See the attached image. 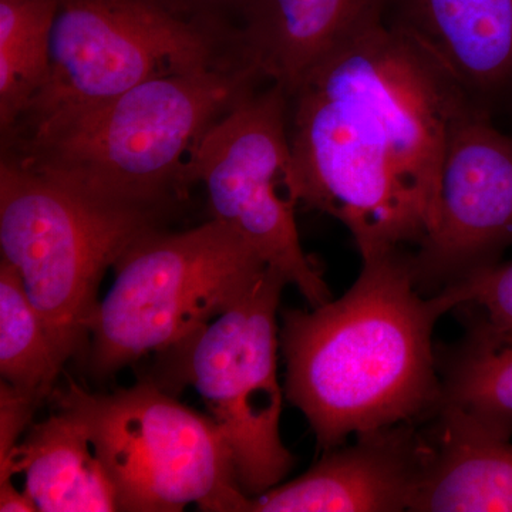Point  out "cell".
<instances>
[{"label":"cell","instance_id":"1","mask_svg":"<svg viewBox=\"0 0 512 512\" xmlns=\"http://www.w3.org/2000/svg\"><path fill=\"white\" fill-rule=\"evenodd\" d=\"M468 109L439 67L377 16L286 94L299 204L342 222L362 258L419 247L439 214L448 133Z\"/></svg>","mask_w":512,"mask_h":512},{"label":"cell","instance_id":"2","mask_svg":"<svg viewBox=\"0 0 512 512\" xmlns=\"http://www.w3.org/2000/svg\"><path fill=\"white\" fill-rule=\"evenodd\" d=\"M362 261L339 299L285 311L279 328L286 399L323 451L366 431L427 420L440 400L433 333L454 311L453 298L444 289L420 291L406 249Z\"/></svg>","mask_w":512,"mask_h":512},{"label":"cell","instance_id":"3","mask_svg":"<svg viewBox=\"0 0 512 512\" xmlns=\"http://www.w3.org/2000/svg\"><path fill=\"white\" fill-rule=\"evenodd\" d=\"M264 84L248 63L157 77L2 137V157L93 200L163 218L195 185L192 151L204 134Z\"/></svg>","mask_w":512,"mask_h":512},{"label":"cell","instance_id":"4","mask_svg":"<svg viewBox=\"0 0 512 512\" xmlns=\"http://www.w3.org/2000/svg\"><path fill=\"white\" fill-rule=\"evenodd\" d=\"M113 269L86 355L100 380L204 328L247 295L269 266L234 228L211 218L185 231L148 229Z\"/></svg>","mask_w":512,"mask_h":512},{"label":"cell","instance_id":"5","mask_svg":"<svg viewBox=\"0 0 512 512\" xmlns=\"http://www.w3.org/2000/svg\"><path fill=\"white\" fill-rule=\"evenodd\" d=\"M161 217L113 207L0 158V249L63 363L87 355L107 269Z\"/></svg>","mask_w":512,"mask_h":512},{"label":"cell","instance_id":"6","mask_svg":"<svg viewBox=\"0 0 512 512\" xmlns=\"http://www.w3.org/2000/svg\"><path fill=\"white\" fill-rule=\"evenodd\" d=\"M83 424L113 481L119 510L248 512L221 430L151 380L109 394L69 382L49 397Z\"/></svg>","mask_w":512,"mask_h":512},{"label":"cell","instance_id":"7","mask_svg":"<svg viewBox=\"0 0 512 512\" xmlns=\"http://www.w3.org/2000/svg\"><path fill=\"white\" fill-rule=\"evenodd\" d=\"M234 63L251 64L237 28L188 18L163 0H57L47 82L0 138L157 77Z\"/></svg>","mask_w":512,"mask_h":512},{"label":"cell","instance_id":"8","mask_svg":"<svg viewBox=\"0 0 512 512\" xmlns=\"http://www.w3.org/2000/svg\"><path fill=\"white\" fill-rule=\"evenodd\" d=\"M285 286L284 276L269 268L228 311L158 353L157 377L151 379L167 392L197 390L248 497L281 484L295 464L281 436L278 312Z\"/></svg>","mask_w":512,"mask_h":512},{"label":"cell","instance_id":"9","mask_svg":"<svg viewBox=\"0 0 512 512\" xmlns=\"http://www.w3.org/2000/svg\"><path fill=\"white\" fill-rule=\"evenodd\" d=\"M191 171L207 191L212 220L234 228L311 308L332 299L296 227L282 87L264 84L215 121L192 151Z\"/></svg>","mask_w":512,"mask_h":512},{"label":"cell","instance_id":"10","mask_svg":"<svg viewBox=\"0 0 512 512\" xmlns=\"http://www.w3.org/2000/svg\"><path fill=\"white\" fill-rule=\"evenodd\" d=\"M510 245L512 137L468 109L448 133L436 225L409 252L414 281L433 295L497 264Z\"/></svg>","mask_w":512,"mask_h":512},{"label":"cell","instance_id":"11","mask_svg":"<svg viewBox=\"0 0 512 512\" xmlns=\"http://www.w3.org/2000/svg\"><path fill=\"white\" fill-rule=\"evenodd\" d=\"M323 451L305 474L251 497L248 512H399L410 505L429 460L426 429L394 424Z\"/></svg>","mask_w":512,"mask_h":512},{"label":"cell","instance_id":"12","mask_svg":"<svg viewBox=\"0 0 512 512\" xmlns=\"http://www.w3.org/2000/svg\"><path fill=\"white\" fill-rule=\"evenodd\" d=\"M384 19L474 110L512 104V0H384Z\"/></svg>","mask_w":512,"mask_h":512},{"label":"cell","instance_id":"13","mask_svg":"<svg viewBox=\"0 0 512 512\" xmlns=\"http://www.w3.org/2000/svg\"><path fill=\"white\" fill-rule=\"evenodd\" d=\"M384 13V0H247L237 23L245 59L291 92L323 57Z\"/></svg>","mask_w":512,"mask_h":512},{"label":"cell","instance_id":"14","mask_svg":"<svg viewBox=\"0 0 512 512\" xmlns=\"http://www.w3.org/2000/svg\"><path fill=\"white\" fill-rule=\"evenodd\" d=\"M22 474L25 493L40 512H113L119 500L89 433L56 410L32 424L0 461V480Z\"/></svg>","mask_w":512,"mask_h":512},{"label":"cell","instance_id":"15","mask_svg":"<svg viewBox=\"0 0 512 512\" xmlns=\"http://www.w3.org/2000/svg\"><path fill=\"white\" fill-rule=\"evenodd\" d=\"M412 512H512L511 439L433 413Z\"/></svg>","mask_w":512,"mask_h":512},{"label":"cell","instance_id":"16","mask_svg":"<svg viewBox=\"0 0 512 512\" xmlns=\"http://www.w3.org/2000/svg\"><path fill=\"white\" fill-rule=\"evenodd\" d=\"M439 357L436 414L512 439V335L467 325L463 339Z\"/></svg>","mask_w":512,"mask_h":512},{"label":"cell","instance_id":"17","mask_svg":"<svg viewBox=\"0 0 512 512\" xmlns=\"http://www.w3.org/2000/svg\"><path fill=\"white\" fill-rule=\"evenodd\" d=\"M64 363L19 272L0 259V375L42 406L55 392Z\"/></svg>","mask_w":512,"mask_h":512},{"label":"cell","instance_id":"18","mask_svg":"<svg viewBox=\"0 0 512 512\" xmlns=\"http://www.w3.org/2000/svg\"><path fill=\"white\" fill-rule=\"evenodd\" d=\"M56 8L57 0H0V136L47 82Z\"/></svg>","mask_w":512,"mask_h":512},{"label":"cell","instance_id":"19","mask_svg":"<svg viewBox=\"0 0 512 512\" xmlns=\"http://www.w3.org/2000/svg\"><path fill=\"white\" fill-rule=\"evenodd\" d=\"M444 289L454 311L466 313L467 325L512 335V261L487 266Z\"/></svg>","mask_w":512,"mask_h":512},{"label":"cell","instance_id":"20","mask_svg":"<svg viewBox=\"0 0 512 512\" xmlns=\"http://www.w3.org/2000/svg\"><path fill=\"white\" fill-rule=\"evenodd\" d=\"M39 404L16 392L8 383H0V461L19 444L20 436L30 427Z\"/></svg>","mask_w":512,"mask_h":512},{"label":"cell","instance_id":"21","mask_svg":"<svg viewBox=\"0 0 512 512\" xmlns=\"http://www.w3.org/2000/svg\"><path fill=\"white\" fill-rule=\"evenodd\" d=\"M163 2L175 12L188 18L237 28L235 23L247 0H163Z\"/></svg>","mask_w":512,"mask_h":512},{"label":"cell","instance_id":"22","mask_svg":"<svg viewBox=\"0 0 512 512\" xmlns=\"http://www.w3.org/2000/svg\"><path fill=\"white\" fill-rule=\"evenodd\" d=\"M0 511L35 512L37 508L25 490L19 491L12 483V478H3L0 480Z\"/></svg>","mask_w":512,"mask_h":512}]
</instances>
